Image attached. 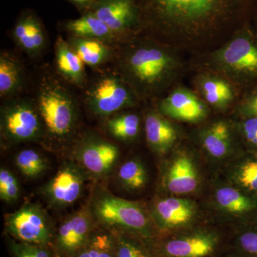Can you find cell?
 Wrapping results in <instances>:
<instances>
[{
	"label": "cell",
	"instance_id": "obj_30",
	"mask_svg": "<svg viewBox=\"0 0 257 257\" xmlns=\"http://www.w3.org/2000/svg\"><path fill=\"white\" fill-rule=\"evenodd\" d=\"M234 248L236 257H257V219L237 234Z\"/></svg>",
	"mask_w": 257,
	"mask_h": 257
},
{
	"label": "cell",
	"instance_id": "obj_18",
	"mask_svg": "<svg viewBox=\"0 0 257 257\" xmlns=\"http://www.w3.org/2000/svg\"><path fill=\"white\" fill-rule=\"evenodd\" d=\"M63 27L72 37L96 39L110 45L119 40L107 25L91 12L83 13L79 18L64 22Z\"/></svg>",
	"mask_w": 257,
	"mask_h": 257
},
{
	"label": "cell",
	"instance_id": "obj_25",
	"mask_svg": "<svg viewBox=\"0 0 257 257\" xmlns=\"http://www.w3.org/2000/svg\"><path fill=\"white\" fill-rule=\"evenodd\" d=\"M74 257H116L114 236L109 229L97 224L89 242Z\"/></svg>",
	"mask_w": 257,
	"mask_h": 257
},
{
	"label": "cell",
	"instance_id": "obj_5",
	"mask_svg": "<svg viewBox=\"0 0 257 257\" xmlns=\"http://www.w3.org/2000/svg\"><path fill=\"white\" fill-rule=\"evenodd\" d=\"M1 138L8 144L35 141L45 134L36 101L12 99L1 108Z\"/></svg>",
	"mask_w": 257,
	"mask_h": 257
},
{
	"label": "cell",
	"instance_id": "obj_33",
	"mask_svg": "<svg viewBox=\"0 0 257 257\" xmlns=\"http://www.w3.org/2000/svg\"><path fill=\"white\" fill-rule=\"evenodd\" d=\"M203 89L207 101L215 105L226 104L232 98L231 88L224 81H207L203 85Z\"/></svg>",
	"mask_w": 257,
	"mask_h": 257
},
{
	"label": "cell",
	"instance_id": "obj_1",
	"mask_svg": "<svg viewBox=\"0 0 257 257\" xmlns=\"http://www.w3.org/2000/svg\"><path fill=\"white\" fill-rule=\"evenodd\" d=\"M143 26L162 32L199 33L238 18L249 0H137Z\"/></svg>",
	"mask_w": 257,
	"mask_h": 257
},
{
	"label": "cell",
	"instance_id": "obj_29",
	"mask_svg": "<svg viewBox=\"0 0 257 257\" xmlns=\"http://www.w3.org/2000/svg\"><path fill=\"white\" fill-rule=\"evenodd\" d=\"M15 164L24 175L30 178L42 175L47 167L45 159L33 150H25L19 152L15 158Z\"/></svg>",
	"mask_w": 257,
	"mask_h": 257
},
{
	"label": "cell",
	"instance_id": "obj_2",
	"mask_svg": "<svg viewBox=\"0 0 257 257\" xmlns=\"http://www.w3.org/2000/svg\"><path fill=\"white\" fill-rule=\"evenodd\" d=\"M36 104L47 136L62 141L73 133L78 108L68 89L53 76H45L39 84Z\"/></svg>",
	"mask_w": 257,
	"mask_h": 257
},
{
	"label": "cell",
	"instance_id": "obj_17",
	"mask_svg": "<svg viewBox=\"0 0 257 257\" xmlns=\"http://www.w3.org/2000/svg\"><path fill=\"white\" fill-rule=\"evenodd\" d=\"M165 114L183 121H195L206 114L204 104L192 93L179 90L172 93L161 104Z\"/></svg>",
	"mask_w": 257,
	"mask_h": 257
},
{
	"label": "cell",
	"instance_id": "obj_19",
	"mask_svg": "<svg viewBox=\"0 0 257 257\" xmlns=\"http://www.w3.org/2000/svg\"><path fill=\"white\" fill-rule=\"evenodd\" d=\"M67 42L84 64L98 67L107 63L114 55L112 45L96 39L70 36Z\"/></svg>",
	"mask_w": 257,
	"mask_h": 257
},
{
	"label": "cell",
	"instance_id": "obj_32",
	"mask_svg": "<svg viewBox=\"0 0 257 257\" xmlns=\"http://www.w3.org/2000/svg\"><path fill=\"white\" fill-rule=\"evenodd\" d=\"M236 179L246 192L257 197V154L241 164Z\"/></svg>",
	"mask_w": 257,
	"mask_h": 257
},
{
	"label": "cell",
	"instance_id": "obj_10",
	"mask_svg": "<svg viewBox=\"0 0 257 257\" xmlns=\"http://www.w3.org/2000/svg\"><path fill=\"white\" fill-rule=\"evenodd\" d=\"M88 173L73 161L64 162L44 187V195L51 207L62 209L73 204L82 194Z\"/></svg>",
	"mask_w": 257,
	"mask_h": 257
},
{
	"label": "cell",
	"instance_id": "obj_11",
	"mask_svg": "<svg viewBox=\"0 0 257 257\" xmlns=\"http://www.w3.org/2000/svg\"><path fill=\"white\" fill-rule=\"evenodd\" d=\"M87 12L105 23L118 38L143 27L137 0H96Z\"/></svg>",
	"mask_w": 257,
	"mask_h": 257
},
{
	"label": "cell",
	"instance_id": "obj_22",
	"mask_svg": "<svg viewBox=\"0 0 257 257\" xmlns=\"http://www.w3.org/2000/svg\"><path fill=\"white\" fill-rule=\"evenodd\" d=\"M25 74L20 61L8 52L0 55V96L11 97L21 90Z\"/></svg>",
	"mask_w": 257,
	"mask_h": 257
},
{
	"label": "cell",
	"instance_id": "obj_16",
	"mask_svg": "<svg viewBox=\"0 0 257 257\" xmlns=\"http://www.w3.org/2000/svg\"><path fill=\"white\" fill-rule=\"evenodd\" d=\"M194 214V205L187 199L166 198L155 204V221L162 229L184 226L192 220Z\"/></svg>",
	"mask_w": 257,
	"mask_h": 257
},
{
	"label": "cell",
	"instance_id": "obj_34",
	"mask_svg": "<svg viewBox=\"0 0 257 257\" xmlns=\"http://www.w3.org/2000/svg\"><path fill=\"white\" fill-rule=\"evenodd\" d=\"M20 194L18 179L10 170H0V198L7 203L18 200Z\"/></svg>",
	"mask_w": 257,
	"mask_h": 257
},
{
	"label": "cell",
	"instance_id": "obj_24",
	"mask_svg": "<svg viewBox=\"0 0 257 257\" xmlns=\"http://www.w3.org/2000/svg\"><path fill=\"white\" fill-rule=\"evenodd\" d=\"M216 198L218 204L230 212L257 216V197L253 194L224 187L217 191Z\"/></svg>",
	"mask_w": 257,
	"mask_h": 257
},
{
	"label": "cell",
	"instance_id": "obj_3",
	"mask_svg": "<svg viewBox=\"0 0 257 257\" xmlns=\"http://www.w3.org/2000/svg\"><path fill=\"white\" fill-rule=\"evenodd\" d=\"M90 207L96 224L106 229L126 230L147 239L157 236L150 219L138 203L103 190L94 194Z\"/></svg>",
	"mask_w": 257,
	"mask_h": 257
},
{
	"label": "cell",
	"instance_id": "obj_20",
	"mask_svg": "<svg viewBox=\"0 0 257 257\" xmlns=\"http://www.w3.org/2000/svg\"><path fill=\"white\" fill-rule=\"evenodd\" d=\"M199 181L197 171L192 161L187 157H180L171 166L167 177L169 190L175 194H187L197 188Z\"/></svg>",
	"mask_w": 257,
	"mask_h": 257
},
{
	"label": "cell",
	"instance_id": "obj_8",
	"mask_svg": "<svg viewBox=\"0 0 257 257\" xmlns=\"http://www.w3.org/2000/svg\"><path fill=\"white\" fill-rule=\"evenodd\" d=\"M97 224L90 204L69 215L55 230L51 248L57 257H74L89 242Z\"/></svg>",
	"mask_w": 257,
	"mask_h": 257
},
{
	"label": "cell",
	"instance_id": "obj_12",
	"mask_svg": "<svg viewBox=\"0 0 257 257\" xmlns=\"http://www.w3.org/2000/svg\"><path fill=\"white\" fill-rule=\"evenodd\" d=\"M75 154L79 165L87 173L101 177L114 167L119 157V149L105 140L89 137L79 144Z\"/></svg>",
	"mask_w": 257,
	"mask_h": 257
},
{
	"label": "cell",
	"instance_id": "obj_36",
	"mask_svg": "<svg viewBox=\"0 0 257 257\" xmlns=\"http://www.w3.org/2000/svg\"><path fill=\"white\" fill-rule=\"evenodd\" d=\"M67 1L75 5L79 10H82L83 13H85L89 11L96 0H67Z\"/></svg>",
	"mask_w": 257,
	"mask_h": 257
},
{
	"label": "cell",
	"instance_id": "obj_9",
	"mask_svg": "<svg viewBox=\"0 0 257 257\" xmlns=\"http://www.w3.org/2000/svg\"><path fill=\"white\" fill-rule=\"evenodd\" d=\"M220 238L209 231L149 239L157 257H212L220 247Z\"/></svg>",
	"mask_w": 257,
	"mask_h": 257
},
{
	"label": "cell",
	"instance_id": "obj_21",
	"mask_svg": "<svg viewBox=\"0 0 257 257\" xmlns=\"http://www.w3.org/2000/svg\"><path fill=\"white\" fill-rule=\"evenodd\" d=\"M108 229L114 236L116 257H157L149 239L126 230Z\"/></svg>",
	"mask_w": 257,
	"mask_h": 257
},
{
	"label": "cell",
	"instance_id": "obj_23",
	"mask_svg": "<svg viewBox=\"0 0 257 257\" xmlns=\"http://www.w3.org/2000/svg\"><path fill=\"white\" fill-rule=\"evenodd\" d=\"M145 133L147 142L159 153L167 152L177 139L173 126L160 115L154 113L147 116Z\"/></svg>",
	"mask_w": 257,
	"mask_h": 257
},
{
	"label": "cell",
	"instance_id": "obj_27",
	"mask_svg": "<svg viewBox=\"0 0 257 257\" xmlns=\"http://www.w3.org/2000/svg\"><path fill=\"white\" fill-rule=\"evenodd\" d=\"M140 118L136 114H125L108 120L106 127L111 136L120 140L135 138L139 133Z\"/></svg>",
	"mask_w": 257,
	"mask_h": 257
},
{
	"label": "cell",
	"instance_id": "obj_28",
	"mask_svg": "<svg viewBox=\"0 0 257 257\" xmlns=\"http://www.w3.org/2000/svg\"><path fill=\"white\" fill-rule=\"evenodd\" d=\"M118 179L125 188L138 190L146 185L147 172L139 161H128L120 167Z\"/></svg>",
	"mask_w": 257,
	"mask_h": 257
},
{
	"label": "cell",
	"instance_id": "obj_15",
	"mask_svg": "<svg viewBox=\"0 0 257 257\" xmlns=\"http://www.w3.org/2000/svg\"><path fill=\"white\" fill-rule=\"evenodd\" d=\"M56 66L58 73L64 80L77 87H82L87 82V74L83 61L75 50L62 36L55 42Z\"/></svg>",
	"mask_w": 257,
	"mask_h": 257
},
{
	"label": "cell",
	"instance_id": "obj_14",
	"mask_svg": "<svg viewBox=\"0 0 257 257\" xmlns=\"http://www.w3.org/2000/svg\"><path fill=\"white\" fill-rule=\"evenodd\" d=\"M15 42L29 55H37L43 50L46 35L40 19L31 10H25L13 29Z\"/></svg>",
	"mask_w": 257,
	"mask_h": 257
},
{
	"label": "cell",
	"instance_id": "obj_35",
	"mask_svg": "<svg viewBox=\"0 0 257 257\" xmlns=\"http://www.w3.org/2000/svg\"><path fill=\"white\" fill-rule=\"evenodd\" d=\"M245 140L250 146L257 150V117H248L243 124Z\"/></svg>",
	"mask_w": 257,
	"mask_h": 257
},
{
	"label": "cell",
	"instance_id": "obj_6",
	"mask_svg": "<svg viewBox=\"0 0 257 257\" xmlns=\"http://www.w3.org/2000/svg\"><path fill=\"white\" fill-rule=\"evenodd\" d=\"M46 211L37 204H26L5 219L8 236L20 242L50 246L55 233Z\"/></svg>",
	"mask_w": 257,
	"mask_h": 257
},
{
	"label": "cell",
	"instance_id": "obj_7",
	"mask_svg": "<svg viewBox=\"0 0 257 257\" xmlns=\"http://www.w3.org/2000/svg\"><path fill=\"white\" fill-rule=\"evenodd\" d=\"M133 100L127 83L112 73H105L93 81L86 92L87 109L94 116L108 117L130 105Z\"/></svg>",
	"mask_w": 257,
	"mask_h": 257
},
{
	"label": "cell",
	"instance_id": "obj_26",
	"mask_svg": "<svg viewBox=\"0 0 257 257\" xmlns=\"http://www.w3.org/2000/svg\"><path fill=\"white\" fill-rule=\"evenodd\" d=\"M229 130L222 121L213 124L204 135V145L211 156L219 158L227 153L229 147Z\"/></svg>",
	"mask_w": 257,
	"mask_h": 257
},
{
	"label": "cell",
	"instance_id": "obj_31",
	"mask_svg": "<svg viewBox=\"0 0 257 257\" xmlns=\"http://www.w3.org/2000/svg\"><path fill=\"white\" fill-rule=\"evenodd\" d=\"M7 242L13 257H57L50 246L20 242L9 236Z\"/></svg>",
	"mask_w": 257,
	"mask_h": 257
},
{
	"label": "cell",
	"instance_id": "obj_13",
	"mask_svg": "<svg viewBox=\"0 0 257 257\" xmlns=\"http://www.w3.org/2000/svg\"><path fill=\"white\" fill-rule=\"evenodd\" d=\"M222 58L234 70L257 81V41L252 37L235 39L224 49Z\"/></svg>",
	"mask_w": 257,
	"mask_h": 257
},
{
	"label": "cell",
	"instance_id": "obj_4",
	"mask_svg": "<svg viewBox=\"0 0 257 257\" xmlns=\"http://www.w3.org/2000/svg\"><path fill=\"white\" fill-rule=\"evenodd\" d=\"M171 60L165 51L152 45H143L127 51L119 61L124 80L145 92L157 87L170 70Z\"/></svg>",
	"mask_w": 257,
	"mask_h": 257
},
{
	"label": "cell",
	"instance_id": "obj_37",
	"mask_svg": "<svg viewBox=\"0 0 257 257\" xmlns=\"http://www.w3.org/2000/svg\"><path fill=\"white\" fill-rule=\"evenodd\" d=\"M246 112L248 115V117H251V116H254L257 117V94L253 96L248 102L247 105H246Z\"/></svg>",
	"mask_w": 257,
	"mask_h": 257
}]
</instances>
